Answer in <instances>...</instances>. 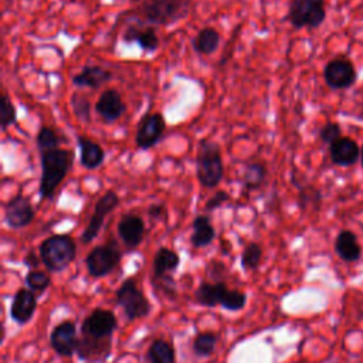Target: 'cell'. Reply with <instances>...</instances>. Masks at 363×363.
<instances>
[{
	"label": "cell",
	"mask_w": 363,
	"mask_h": 363,
	"mask_svg": "<svg viewBox=\"0 0 363 363\" xmlns=\"http://www.w3.org/2000/svg\"><path fill=\"white\" fill-rule=\"evenodd\" d=\"M24 284L30 291L40 296V294L50 288L51 277L48 272L43 269H28V272L24 277Z\"/></svg>",
	"instance_id": "cell-31"
},
{
	"label": "cell",
	"mask_w": 363,
	"mask_h": 363,
	"mask_svg": "<svg viewBox=\"0 0 363 363\" xmlns=\"http://www.w3.org/2000/svg\"><path fill=\"white\" fill-rule=\"evenodd\" d=\"M362 166H363V147H362Z\"/></svg>",
	"instance_id": "cell-42"
},
{
	"label": "cell",
	"mask_w": 363,
	"mask_h": 363,
	"mask_svg": "<svg viewBox=\"0 0 363 363\" xmlns=\"http://www.w3.org/2000/svg\"><path fill=\"white\" fill-rule=\"evenodd\" d=\"M146 363H176V350L172 342L155 339L145 354Z\"/></svg>",
	"instance_id": "cell-26"
},
{
	"label": "cell",
	"mask_w": 363,
	"mask_h": 363,
	"mask_svg": "<svg viewBox=\"0 0 363 363\" xmlns=\"http://www.w3.org/2000/svg\"><path fill=\"white\" fill-rule=\"evenodd\" d=\"M323 78L326 85L333 89H345L354 84L357 74L352 62L347 60H332L326 64L323 69Z\"/></svg>",
	"instance_id": "cell-13"
},
{
	"label": "cell",
	"mask_w": 363,
	"mask_h": 363,
	"mask_svg": "<svg viewBox=\"0 0 363 363\" xmlns=\"http://www.w3.org/2000/svg\"><path fill=\"white\" fill-rule=\"evenodd\" d=\"M362 116H363V113H362Z\"/></svg>",
	"instance_id": "cell-43"
},
{
	"label": "cell",
	"mask_w": 363,
	"mask_h": 363,
	"mask_svg": "<svg viewBox=\"0 0 363 363\" xmlns=\"http://www.w3.org/2000/svg\"><path fill=\"white\" fill-rule=\"evenodd\" d=\"M116 230H118V235H119L123 247L128 251H133L143 241L146 227H145V221L140 216L128 213L121 217V220L118 221Z\"/></svg>",
	"instance_id": "cell-14"
},
{
	"label": "cell",
	"mask_w": 363,
	"mask_h": 363,
	"mask_svg": "<svg viewBox=\"0 0 363 363\" xmlns=\"http://www.w3.org/2000/svg\"><path fill=\"white\" fill-rule=\"evenodd\" d=\"M180 265V255L167 247H160L153 257V274L155 278H160L172 274Z\"/></svg>",
	"instance_id": "cell-25"
},
{
	"label": "cell",
	"mask_w": 363,
	"mask_h": 363,
	"mask_svg": "<svg viewBox=\"0 0 363 363\" xmlns=\"http://www.w3.org/2000/svg\"><path fill=\"white\" fill-rule=\"evenodd\" d=\"M329 155L335 164L337 166H350L353 164L359 155L357 143L350 138H339L329 146Z\"/></svg>",
	"instance_id": "cell-23"
},
{
	"label": "cell",
	"mask_w": 363,
	"mask_h": 363,
	"mask_svg": "<svg viewBox=\"0 0 363 363\" xmlns=\"http://www.w3.org/2000/svg\"><path fill=\"white\" fill-rule=\"evenodd\" d=\"M16 121H17L16 106L11 102L10 96L7 94H3L1 101H0V125H1V129L6 130L9 126L14 125Z\"/></svg>",
	"instance_id": "cell-34"
},
{
	"label": "cell",
	"mask_w": 363,
	"mask_h": 363,
	"mask_svg": "<svg viewBox=\"0 0 363 363\" xmlns=\"http://www.w3.org/2000/svg\"><path fill=\"white\" fill-rule=\"evenodd\" d=\"M125 111L126 104L123 102L121 94L113 88L102 91L95 102V112L105 123H113L125 113Z\"/></svg>",
	"instance_id": "cell-15"
},
{
	"label": "cell",
	"mask_w": 363,
	"mask_h": 363,
	"mask_svg": "<svg viewBox=\"0 0 363 363\" xmlns=\"http://www.w3.org/2000/svg\"><path fill=\"white\" fill-rule=\"evenodd\" d=\"M193 233L190 235V244L193 248H203L210 245L216 238V228L211 220L206 214H199L191 223Z\"/></svg>",
	"instance_id": "cell-24"
},
{
	"label": "cell",
	"mask_w": 363,
	"mask_h": 363,
	"mask_svg": "<svg viewBox=\"0 0 363 363\" xmlns=\"http://www.w3.org/2000/svg\"><path fill=\"white\" fill-rule=\"evenodd\" d=\"M319 138L323 143H328L329 146L336 142L340 136V126L335 122H328L326 125H323L319 130Z\"/></svg>",
	"instance_id": "cell-37"
},
{
	"label": "cell",
	"mask_w": 363,
	"mask_h": 363,
	"mask_svg": "<svg viewBox=\"0 0 363 363\" xmlns=\"http://www.w3.org/2000/svg\"><path fill=\"white\" fill-rule=\"evenodd\" d=\"M116 303L122 308L129 320L143 319L150 315L152 303L138 288L133 278H126L115 292Z\"/></svg>",
	"instance_id": "cell-5"
},
{
	"label": "cell",
	"mask_w": 363,
	"mask_h": 363,
	"mask_svg": "<svg viewBox=\"0 0 363 363\" xmlns=\"http://www.w3.org/2000/svg\"><path fill=\"white\" fill-rule=\"evenodd\" d=\"M164 129H166V121L160 112L145 115L138 123L135 145L142 150L156 146L157 142L162 139Z\"/></svg>",
	"instance_id": "cell-10"
},
{
	"label": "cell",
	"mask_w": 363,
	"mask_h": 363,
	"mask_svg": "<svg viewBox=\"0 0 363 363\" xmlns=\"http://www.w3.org/2000/svg\"><path fill=\"white\" fill-rule=\"evenodd\" d=\"M122 38L125 43H136L145 52H153L160 45L159 37L152 27L128 26L122 34Z\"/></svg>",
	"instance_id": "cell-18"
},
{
	"label": "cell",
	"mask_w": 363,
	"mask_h": 363,
	"mask_svg": "<svg viewBox=\"0 0 363 363\" xmlns=\"http://www.w3.org/2000/svg\"><path fill=\"white\" fill-rule=\"evenodd\" d=\"M230 200V193H227L225 190H217L204 204L206 211H213L218 207H221L224 203H227Z\"/></svg>",
	"instance_id": "cell-38"
},
{
	"label": "cell",
	"mask_w": 363,
	"mask_h": 363,
	"mask_svg": "<svg viewBox=\"0 0 363 363\" xmlns=\"http://www.w3.org/2000/svg\"><path fill=\"white\" fill-rule=\"evenodd\" d=\"M35 217V210L30 201L23 194L13 196L4 206V221L13 230H20L33 223Z\"/></svg>",
	"instance_id": "cell-11"
},
{
	"label": "cell",
	"mask_w": 363,
	"mask_h": 363,
	"mask_svg": "<svg viewBox=\"0 0 363 363\" xmlns=\"http://www.w3.org/2000/svg\"><path fill=\"white\" fill-rule=\"evenodd\" d=\"M220 45V34L213 27L201 28L191 40V47L197 54L210 55L217 51Z\"/></svg>",
	"instance_id": "cell-27"
},
{
	"label": "cell",
	"mask_w": 363,
	"mask_h": 363,
	"mask_svg": "<svg viewBox=\"0 0 363 363\" xmlns=\"http://www.w3.org/2000/svg\"><path fill=\"white\" fill-rule=\"evenodd\" d=\"M245 303H247L245 292H242L240 289H230L228 288L221 308L225 309V311H230V312H237V311L242 309L245 306Z\"/></svg>",
	"instance_id": "cell-35"
},
{
	"label": "cell",
	"mask_w": 363,
	"mask_h": 363,
	"mask_svg": "<svg viewBox=\"0 0 363 363\" xmlns=\"http://www.w3.org/2000/svg\"><path fill=\"white\" fill-rule=\"evenodd\" d=\"M122 251L115 241L94 247L85 257V267L89 277L102 278L111 274L121 262Z\"/></svg>",
	"instance_id": "cell-6"
},
{
	"label": "cell",
	"mask_w": 363,
	"mask_h": 363,
	"mask_svg": "<svg viewBox=\"0 0 363 363\" xmlns=\"http://www.w3.org/2000/svg\"><path fill=\"white\" fill-rule=\"evenodd\" d=\"M38 255L50 272H61L75 259L77 242L68 234L50 235L40 244Z\"/></svg>",
	"instance_id": "cell-2"
},
{
	"label": "cell",
	"mask_w": 363,
	"mask_h": 363,
	"mask_svg": "<svg viewBox=\"0 0 363 363\" xmlns=\"http://www.w3.org/2000/svg\"><path fill=\"white\" fill-rule=\"evenodd\" d=\"M190 0H145L140 6V16L145 21L159 26H169L189 14Z\"/></svg>",
	"instance_id": "cell-4"
},
{
	"label": "cell",
	"mask_w": 363,
	"mask_h": 363,
	"mask_svg": "<svg viewBox=\"0 0 363 363\" xmlns=\"http://www.w3.org/2000/svg\"><path fill=\"white\" fill-rule=\"evenodd\" d=\"M217 342H218V336L216 333L201 332L193 339L191 350L199 357H207L214 353Z\"/></svg>",
	"instance_id": "cell-29"
},
{
	"label": "cell",
	"mask_w": 363,
	"mask_h": 363,
	"mask_svg": "<svg viewBox=\"0 0 363 363\" xmlns=\"http://www.w3.org/2000/svg\"><path fill=\"white\" fill-rule=\"evenodd\" d=\"M78 149H79V163L82 167L88 170L98 169L105 160V150L99 143L86 138L78 136L77 138Z\"/></svg>",
	"instance_id": "cell-21"
},
{
	"label": "cell",
	"mask_w": 363,
	"mask_h": 363,
	"mask_svg": "<svg viewBox=\"0 0 363 363\" xmlns=\"http://www.w3.org/2000/svg\"><path fill=\"white\" fill-rule=\"evenodd\" d=\"M61 139L58 133L50 126H41L35 135V145L40 153L60 149Z\"/></svg>",
	"instance_id": "cell-32"
},
{
	"label": "cell",
	"mask_w": 363,
	"mask_h": 363,
	"mask_svg": "<svg viewBox=\"0 0 363 363\" xmlns=\"http://www.w3.org/2000/svg\"><path fill=\"white\" fill-rule=\"evenodd\" d=\"M196 176L203 187L214 189L220 184L224 176V164L220 146L208 139L199 143L196 155Z\"/></svg>",
	"instance_id": "cell-3"
},
{
	"label": "cell",
	"mask_w": 363,
	"mask_h": 363,
	"mask_svg": "<svg viewBox=\"0 0 363 363\" xmlns=\"http://www.w3.org/2000/svg\"><path fill=\"white\" fill-rule=\"evenodd\" d=\"M319 203H320V193L316 189H313L312 186H306V187L301 189V193H299L301 208H306L311 204H313L316 207V206H319Z\"/></svg>",
	"instance_id": "cell-36"
},
{
	"label": "cell",
	"mask_w": 363,
	"mask_h": 363,
	"mask_svg": "<svg viewBox=\"0 0 363 363\" xmlns=\"http://www.w3.org/2000/svg\"><path fill=\"white\" fill-rule=\"evenodd\" d=\"M112 72L101 65H85L72 77V84L78 88L96 89L112 79Z\"/></svg>",
	"instance_id": "cell-20"
},
{
	"label": "cell",
	"mask_w": 363,
	"mask_h": 363,
	"mask_svg": "<svg viewBox=\"0 0 363 363\" xmlns=\"http://www.w3.org/2000/svg\"><path fill=\"white\" fill-rule=\"evenodd\" d=\"M118 318L109 309L95 308L81 323V335L92 339H112Z\"/></svg>",
	"instance_id": "cell-9"
},
{
	"label": "cell",
	"mask_w": 363,
	"mask_h": 363,
	"mask_svg": "<svg viewBox=\"0 0 363 363\" xmlns=\"http://www.w3.org/2000/svg\"><path fill=\"white\" fill-rule=\"evenodd\" d=\"M262 254H264L262 247L258 242L247 244L245 248L241 252V257H240L241 268L247 272L255 271L259 267L261 261H262Z\"/></svg>",
	"instance_id": "cell-30"
},
{
	"label": "cell",
	"mask_w": 363,
	"mask_h": 363,
	"mask_svg": "<svg viewBox=\"0 0 363 363\" xmlns=\"http://www.w3.org/2000/svg\"><path fill=\"white\" fill-rule=\"evenodd\" d=\"M23 262H24V265H26L28 269H34V268H37L40 264H43L40 255H37V254L34 252V250H30V251L24 255Z\"/></svg>",
	"instance_id": "cell-41"
},
{
	"label": "cell",
	"mask_w": 363,
	"mask_h": 363,
	"mask_svg": "<svg viewBox=\"0 0 363 363\" xmlns=\"http://www.w3.org/2000/svg\"><path fill=\"white\" fill-rule=\"evenodd\" d=\"M71 108L78 121L88 123L91 121V101L85 94L74 92L71 96Z\"/></svg>",
	"instance_id": "cell-33"
},
{
	"label": "cell",
	"mask_w": 363,
	"mask_h": 363,
	"mask_svg": "<svg viewBox=\"0 0 363 363\" xmlns=\"http://www.w3.org/2000/svg\"><path fill=\"white\" fill-rule=\"evenodd\" d=\"M267 179V167L259 162L245 164L241 176V183L247 190H258Z\"/></svg>",
	"instance_id": "cell-28"
},
{
	"label": "cell",
	"mask_w": 363,
	"mask_h": 363,
	"mask_svg": "<svg viewBox=\"0 0 363 363\" xmlns=\"http://www.w3.org/2000/svg\"><path fill=\"white\" fill-rule=\"evenodd\" d=\"M335 252L345 262L359 261L362 257V248L357 237L350 230H342L335 238Z\"/></svg>",
	"instance_id": "cell-22"
},
{
	"label": "cell",
	"mask_w": 363,
	"mask_h": 363,
	"mask_svg": "<svg viewBox=\"0 0 363 363\" xmlns=\"http://www.w3.org/2000/svg\"><path fill=\"white\" fill-rule=\"evenodd\" d=\"M228 288L225 282H210L201 281L194 291V301L206 308H214L216 305H223Z\"/></svg>",
	"instance_id": "cell-19"
},
{
	"label": "cell",
	"mask_w": 363,
	"mask_h": 363,
	"mask_svg": "<svg viewBox=\"0 0 363 363\" xmlns=\"http://www.w3.org/2000/svg\"><path fill=\"white\" fill-rule=\"evenodd\" d=\"M78 335H77V326L71 320H64L54 326L50 335V345L54 349V352L60 356L69 357L74 353H77L78 347Z\"/></svg>",
	"instance_id": "cell-12"
},
{
	"label": "cell",
	"mask_w": 363,
	"mask_h": 363,
	"mask_svg": "<svg viewBox=\"0 0 363 363\" xmlns=\"http://www.w3.org/2000/svg\"><path fill=\"white\" fill-rule=\"evenodd\" d=\"M37 309V295L28 288H20L16 291L10 305V318L17 325L28 323Z\"/></svg>",
	"instance_id": "cell-16"
},
{
	"label": "cell",
	"mask_w": 363,
	"mask_h": 363,
	"mask_svg": "<svg viewBox=\"0 0 363 363\" xmlns=\"http://www.w3.org/2000/svg\"><path fill=\"white\" fill-rule=\"evenodd\" d=\"M325 17V0H292L289 4L288 20L295 28H316Z\"/></svg>",
	"instance_id": "cell-7"
},
{
	"label": "cell",
	"mask_w": 363,
	"mask_h": 363,
	"mask_svg": "<svg viewBox=\"0 0 363 363\" xmlns=\"http://www.w3.org/2000/svg\"><path fill=\"white\" fill-rule=\"evenodd\" d=\"M118 204H119V196L113 190H106L98 199V201L95 203V207H94V213H92L85 230L81 234L82 244H89L91 241H94L98 237L105 218L118 207Z\"/></svg>",
	"instance_id": "cell-8"
},
{
	"label": "cell",
	"mask_w": 363,
	"mask_h": 363,
	"mask_svg": "<svg viewBox=\"0 0 363 363\" xmlns=\"http://www.w3.org/2000/svg\"><path fill=\"white\" fill-rule=\"evenodd\" d=\"M147 216L152 220H162L166 217V207L163 204L155 203L147 207Z\"/></svg>",
	"instance_id": "cell-40"
},
{
	"label": "cell",
	"mask_w": 363,
	"mask_h": 363,
	"mask_svg": "<svg viewBox=\"0 0 363 363\" xmlns=\"http://www.w3.org/2000/svg\"><path fill=\"white\" fill-rule=\"evenodd\" d=\"M112 339H92L82 336L78 340L77 356L84 362H104L109 357Z\"/></svg>",
	"instance_id": "cell-17"
},
{
	"label": "cell",
	"mask_w": 363,
	"mask_h": 363,
	"mask_svg": "<svg viewBox=\"0 0 363 363\" xmlns=\"http://www.w3.org/2000/svg\"><path fill=\"white\" fill-rule=\"evenodd\" d=\"M207 272H208V275L211 277L213 282H224V277H225L227 268H225L224 262L213 259V261L207 265Z\"/></svg>",
	"instance_id": "cell-39"
},
{
	"label": "cell",
	"mask_w": 363,
	"mask_h": 363,
	"mask_svg": "<svg viewBox=\"0 0 363 363\" xmlns=\"http://www.w3.org/2000/svg\"><path fill=\"white\" fill-rule=\"evenodd\" d=\"M74 153L68 149H55L40 153L41 177H40V197L41 200H51L72 167Z\"/></svg>",
	"instance_id": "cell-1"
}]
</instances>
